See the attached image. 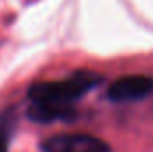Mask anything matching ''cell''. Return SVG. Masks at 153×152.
Listing matches in <instances>:
<instances>
[{"label":"cell","mask_w":153,"mask_h":152,"mask_svg":"<svg viewBox=\"0 0 153 152\" xmlns=\"http://www.w3.org/2000/svg\"><path fill=\"white\" fill-rule=\"evenodd\" d=\"M103 82V75L89 70H78L64 79L36 82L27 91L30 120L52 123L57 120H73L76 102Z\"/></svg>","instance_id":"cell-1"},{"label":"cell","mask_w":153,"mask_h":152,"mask_svg":"<svg viewBox=\"0 0 153 152\" xmlns=\"http://www.w3.org/2000/svg\"><path fill=\"white\" fill-rule=\"evenodd\" d=\"M43 152H111V145L87 132H61L41 143Z\"/></svg>","instance_id":"cell-2"},{"label":"cell","mask_w":153,"mask_h":152,"mask_svg":"<svg viewBox=\"0 0 153 152\" xmlns=\"http://www.w3.org/2000/svg\"><path fill=\"white\" fill-rule=\"evenodd\" d=\"M153 95V77L150 75H125L111 82L107 88V99L111 102H137Z\"/></svg>","instance_id":"cell-3"},{"label":"cell","mask_w":153,"mask_h":152,"mask_svg":"<svg viewBox=\"0 0 153 152\" xmlns=\"http://www.w3.org/2000/svg\"><path fill=\"white\" fill-rule=\"evenodd\" d=\"M18 114L14 109H4L0 111V152H9L14 131H16Z\"/></svg>","instance_id":"cell-4"}]
</instances>
